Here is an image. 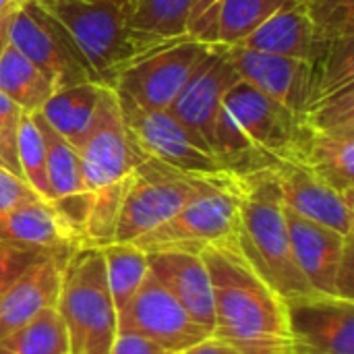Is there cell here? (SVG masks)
<instances>
[{"instance_id": "6da1fadb", "label": "cell", "mask_w": 354, "mask_h": 354, "mask_svg": "<svg viewBox=\"0 0 354 354\" xmlns=\"http://www.w3.org/2000/svg\"><path fill=\"white\" fill-rule=\"evenodd\" d=\"M214 292L212 336L243 354H290L286 301L243 253L239 239L203 247Z\"/></svg>"}, {"instance_id": "7a4b0ae2", "label": "cell", "mask_w": 354, "mask_h": 354, "mask_svg": "<svg viewBox=\"0 0 354 354\" xmlns=\"http://www.w3.org/2000/svg\"><path fill=\"white\" fill-rule=\"evenodd\" d=\"M301 131V120L292 110L239 81L222 102L214 153L234 174L270 170L292 160Z\"/></svg>"}, {"instance_id": "3957f363", "label": "cell", "mask_w": 354, "mask_h": 354, "mask_svg": "<svg viewBox=\"0 0 354 354\" xmlns=\"http://www.w3.org/2000/svg\"><path fill=\"white\" fill-rule=\"evenodd\" d=\"M239 176L241 224L236 239L243 253L284 301L313 292L297 268L286 207L272 170Z\"/></svg>"}, {"instance_id": "277c9868", "label": "cell", "mask_w": 354, "mask_h": 354, "mask_svg": "<svg viewBox=\"0 0 354 354\" xmlns=\"http://www.w3.org/2000/svg\"><path fill=\"white\" fill-rule=\"evenodd\" d=\"M71 35L100 83L112 85L118 73L151 48L129 25L135 0H37Z\"/></svg>"}, {"instance_id": "5b68a950", "label": "cell", "mask_w": 354, "mask_h": 354, "mask_svg": "<svg viewBox=\"0 0 354 354\" xmlns=\"http://www.w3.org/2000/svg\"><path fill=\"white\" fill-rule=\"evenodd\" d=\"M54 307L66 330L68 354L110 353L118 334V311L100 247L85 245L68 255Z\"/></svg>"}, {"instance_id": "8992f818", "label": "cell", "mask_w": 354, "mask_h": 354, "mask_svg": "<svg viewBox=\"0 0 354 354\" xmlns=\"http://www.w3.org/2000/svg\"><path fill=\"white\" fill-rule=\"evenodd\" d=\"M241 176L230 172L214 180L178 214L147 234L133 241L143 251L185 249L199 253L203 247L239 234L241 224Z\"/></svg>"}, {"instance_id": "52a82bcc", "label": "cell", "mask_w": 354, "mask_h": 354, "mask_svg": "<svg viewBox=\"0 0 354 354\" xmlns=\"http://www.w3.org/2000/svg\"><path fill=\"white\" fill-rule=\"evenodd\" d=\"M230 174V172H226ZM191 176L145 158L127 189L114 243H133L178 214L214 180L226 176Z\"/></svg>"}, {"instance_id": "ba28073f", "label": "cell", "mask_w": 354, "mask_h": 354, "mask_svg": "<svg viewBox=\"0 0 354 354\" xmlns=\"http://www.w3.org/2000/svg\"><path fill=\"white\" fill-rule=\"evenodd\" d=\"M118 100L131 137L145 158L191 176L230 172L218 160L209 143L174 118L170 110H147L120 93Z\"/></svg>"}, {"instance_id": "9c48e42d", "label": "cell", "mask_w": 354, "mask_h": 354, "mask_svg": "<svg viewBox=\"0 0 354 354\" xmlns=\"http://www.w3.org/2000/svg\"><path fill=\"white\" fill-rule=\"evenodd\" d=\"M212 46L191 35L164 44L124 66L112 87L141 108L168 110Z\"/></svg>"}, {"instance_id": "30bf717a", "label": "cell", "mask_w": 354, "mask_h": 354, "mask_svg": "<svg viewBox=\"0 0 354 354\" xmlns=\"http://www.w3.org/2000/svg\"><path fill=\"white\" fill-rule=\"evenodd\" d=\"M8 37L10 44L52 81L54 89L100 83L71 35L37 0H27L10 15Z\"/></svg>"}, {"instance_id": "8fae6325", "label": "cell", "mask_w": 354, "mask_h": 354, "mask_svg": "<svg viewBox=\"0 0 354 354\" xmlns=\"http://www.w3.org/2000/svg\"><path fill=\"white\" fill-rule=\"evenodd\" d=\"M87 191H100L129 178L145 156L127 127L118 93L112 85L100 87L91 127L77 145Z\"/></svg>"}, {"instance_id": "7c38bea8", "label": "cell", "mask_w": 354, "mask_h": 354, "mask_svg": "<svg viewBox=\"0 0 354 354\" xmlns=\"http://www.w3.org/2000/svg\"><path fill=\"white\" fill-rule=\"evenodd\" d=\"M118 330L137 332L170 354L185 353L212 336L151 274L118 313Z\"/></svg>"}, {"instance_id": "4fadbf2b", "label": "cell", "mask_w": 354, "mask_h": 354, "mask_svg": "<svg viewBox=\"0 0 354 354\" xmlns=\"http://www.w3.org/2000/svg\"><path fill=\"white\" fill-rule=\"evenodd\" d=\"M292 344L322 354H354V301L309 292L286 301Z\"/></svg>"}, {"instance_id": "5bb4252c", "label": "cell", "mask_w": 354, "mask_h": 354, "mask_svg": "<svg viewBox=\"0 0 354 354\" xmlns=\"http://www.w3.org/2000/svg\"><path fill=\"white\" fill-rule=\"evenodd\" d=\"M241 81L226 46L214 44L205 60L185 83L174 104L168 108L174 118L197 133L214 149L218 114L228 91Z\"/></svg>"}, {"instance_id": "9a60e30c", "label": "cell", "mask_w": 354, "mask_h": 354, "mask_svg": "<svg viewBox=\"0 0 354 354\" xmlns=\"http://www.w3.org/2000/svg\"><path fill=\"white\" fill-rule=\"evenodd\" d=\"M270 170L288 212L328 226L344 236L353 234V195L336 191L292 162H280Z\"/></svg>"}, {"instance_id": "2e32d148", "label": "cell", "mask_w": 354, "mask_h": 354, "mask_svg": "<svg viewBox=\"0 0 354 354\" xmlns=\"http://www.w3.org/2000/svg\"><path fill=\"white\" fill-rule=\"evenodd\" d=\"M0 241L56 255H71L87 245L81 228L44 199L0 209Z\"/></svg>"}, {"instance_id": "e0dca14e", "label": "cell", "mask_w": 354, "mask_h": 354, "mask_svg": "<svg viewBox=\"0 0 354 354\" xmlns=\"http://www.w3.org/2000/svg\"><path fill=\"white\" fill-rule=\"evenodd\" d=\"M228 56L241 77L257 91L284 104L297 116L309 100L311 66L307 60L249 50L243 46H226Z\"/></svg>"}, {"instance_id": "ac0fdd59", "label": "cell", "mask_w": 354, "mask_h": 354, "mask_svg": "<svg viewBox=\"0 0 354 354\" xmlns=\"http://www.w3.org/2000/svg\"><path fill=\"white\" fill-rule=\"evenodd\" d=\"M149 274L209 334L214 332V292L201 253L185 249L145 251Z\"/></svg>"}, {"instance_id": "d6986e66", "label": "cell", "mask_w": 354, "mask_h": 354, "mask_svg": "<svg viewBox=\"0 0 354 354\" xmlns=\"http://www.w3.org/2000/svg\"><path fill=\"white\" fill-rule=\"evenodd\" d=\"M292 255L299 272L313 292L336 295L338 268L353 249V234L344 236L328 226L301 218L286 209Z\"/></svg>"}, {"instance_id": "ffe728a7", "label": "cell", "mask_w": 354, "mask_h": 354, "mask_svg": "<svg viewBox=\"0 0 354 354\" xmlns=\"http://www.w3.org/2000/svg\"><path fill=\"white\" fill-rule=\"evenodd\" d=\"M68 255H48L27 268L0 295V338L56 305Z\"/></svg>"}, {"instance_id": "44dd1931", "label": "cell", "mask_w": 354, "mask_h": 354, "mask_svg": "<svg viewBox=\"0 0 354 354\" xmlns=\"http://www.w3.org/2000/svg\"><path fill=\"white\" fill-rule=\"evenodd\" d=\"M303 127V124H301ZM315 174L340 193L354 191V129L311 131L303 127L297 151L290 160Z\"/></svg>"}, {"instance_id": "7402d4cb", "label": "cell", "mask_w": 354, "mask_h": 354, "mask_svg": "<svg viewBox=\"0 0 354 354\" xmlns=\"http://www.w3.org/2000/svg\"><path fill=\"white\" fill-rule=\"evenodd\" d=\"M257 52L311 60L317 54V41L303 0H290L266 19L251 35L234 44Z\"/></svg>"}, {"instance_id": "603a6c76", "label": "cell", "mask_w": 354, "mask_h": 354, "mask_svg": "<svg viewBox=\"0 0 354 354\" xmlns=\"http://www.w3.org/2000/svg\"><path fill=\"white\" fill-rule=\"evenodd\" d=\"M102 85L104 83H79L56 89L39 110L41 118L77 147L91 127Z\"/></svg>"}, {"instance_id": "cb8c5ba5", "label": "cell", "mask_w": 354, "mask_h": 354, "mask_svg": "<svg viewBox=\"0 0 354 354\" xmlns=\"http://www.w3.org/2000/svg\"><path fill=\"white\" fill-rule=\"evenodd\" d=\"M0 91L23 112L35 114L56 89L31 60H27L12 44H8L0 58Z\"/></svg>"}, {"instance_id": "d4e9b609", "label": "cell", "mask_w": 354, "mask_h": 354, "mask_svg": "<svg viewBox=\"0 0 354 354\" xmlns=\"http://www.w3.org/2000/svg\"><path fill=\"white\" fill-rule=\"evenodd\" d=\"M193 0H137L131 29L151 48L187 37V19Z\"/></svg>"}, {"instance_id": "484cf974", "label": "cell", "mask_w": 354, "mask_h": 354, "mask_svg": "<svg viewBox=\"0 0 354 354\" xmlns=\"http://www.w3.org/2000/svg\"><path fill=\"white\" fill-rule=\"evenodd\" d=\"M100 249L104 255L108 288L116 311L120 313L149 274L147 253L133 243H110Z\"/></svg>"}, {"instance_id": "4316f807", "label": "cell", "mask_w": 354, "mask_h": 354, "mask_svg": "<svg viewBox=\"0 0 354 354\" xmlns=\"http://www.w3.org/2000/svg\"><path fill=\"white\" fill-rule=\"evenodd\" d=\"M0 354H68L64 324L56 307H48L19 330L0 338Z\"/></svg>"}, {"instance_id": "83f0119b", "label": "cell", "mask_w": 354, "mask_h": 354, "mask_svg": "<svg viewBox=\"0 0 354 354\" xmlns=\"http://www.w3.org/2000/svg\"><path fill=\"white\" fill-rule=\"evenodd\" d=\"M290 0H222L216 12L212 44L234 46Z\"/></svg>"}, {"instance_id": "f1b7e54d", "label": "cell", "mask_w": 354, "mask_h": 354, "mask_svg": "<svg viewBox=\"0 0 354 354\" xmlns=\"http://www.w3.org/2000/svg\"><path fill=\"white\" fill-rule=\"evenodd\" d=\"M17 160L23 180L46 201H50L46 172V141L35 122V114L23 112L17 127ZM52 203V201H50Z\"/></svg>"}, {"instance_id": "f546056e", "label": "cell", "mask_w": 354, "mask_h": 354, "mask_svg": "<svg viewBox=\"0 0 354 354\" xmlns=\"http://www.w3.org/2000/svg\"><path fill=\"white\" fill-rule=\"evenodd\" d=\"M299 120L311 131L354 129V85L311 100L299 114Z\"/></svg>"}, {"instance_id": "4dcf8cb0", "label": "cell", "mask_w": 354, "mask_h": 354, "mask_svg": "<svg viewBox=\"0 0 354 354\" xmlns=\"http://www.w3.org/2000/svg\"><path fill=\"white\" fill-rule=\"evenodd\" d=\"M317 48L354 37V0H303Z\"/></svg>"}, {"instance_id": "1f68e13d", "label": "cell", "mask_w": 354, "mask_h": 354, "mask_svg": "<svg viewBox=\"0 0 354 354\" xmlns=\"http://www.w3.org/2000/svg\"><path fill=\"white\" fill-rule=\"evenodd\" d=\"M56 255V253H44L37 249H25L10 245L6 241H0V295L6 290L10 282H15L27 268L37 263L39 259Z\"/></svg>"}, {"instance_id": "d6a6232c", "label": "cell", "mask_w": 354, "mask_h": 354, "mask_svg": "<svg viewBox=\"0 0 354 354\" xmlns=\"http://www.w3.org/2000/svg\"><path fill=\"white\" fill-rule=\"evenodd\" d=\"M222 0H193L189 19H187V33L195 39L212 44L216 12Z\"/></svg>"}, {"instance_id": "836d02e7", "label": "cell", "mask_w": 354, "mask_h": 354, "mask_svg": "<svg viewBox=\"0 0 354 354\" xmlns=\"http://www.w3.org/2000/svg\"><path fill=\"white\" fill-rule=\"evenodd\" d=\"M41 199L21 176L12 174L4 166H0V209H8L21 203ZM46 201V199H44Z\"/></svg>"}, {"instance_id": "e575fe53", "label": "cell", "mask_w": 354, "mask_h": 354, "mask_svg": "<svg viewBox=\"0 0 354 354\" xmlns=\"http://www.w3.org/2000/svg\"><path fill=\"white\" fill-rule=\"evenodd\" d=\"M108 354H170L166 353L162 346H158L153 340L137 334V332H129V330H118L110 353Z\"/></svg>"}, {"instance_id": "d590c367", "label": "cell", "mask_w": 354, "mask_h": 354, "mask_svg": "<svg viewBox=\"0 0 354 354\" xmlns=\"http://www.w3.org/2000/svg\"><path fill=\"white\" fill-rule=\"evenodd\" d=\"M21 114H23V110L0 91V131L12 139H17V127H19Z\"/></svg>"}, {"instance_id": "8d00e7d4", "label": "cell", "mask_w": 354, "mask_h": 354, "mask_svg": "<svg viewBox=\"0 0 354 354\" xmlns=\"http://www.w3.org/2000/svg\"><path fill=\"white\" fill-rule=\"evenodd\" d=\"M0 166H4L12 174L21 176V168H19V160H17V139L8 137L2 131H0Z\"/></svg>"}, {"instance_id": "74e56055", "label": "cell", "mask_w": 354, "mask_h": 354, "mask_svg": "<svg viewBox=\"0 0 354 354\" xmlns=\"http://www.w3.org/2000/svg\"><path fill=\"white\" fill-rule=\"evenodd\" d=\"M180 354H243V353H241V351H236L234 346H230V344H226V342H222V340H218V338L209 336V338L201 340L199 344H195V346L187 348L185 353H180Z\"/></svg>"}, {"instance_id": "f35d334b", "label": "cell", "mask_w": 354, "mask_h": 354, "mask_svg": "<svg viewBox=\"0 0 354 354\" xmlns=\"http://www.w3.org/2000/svg\"><path fill=\"white\" fill-rule=\"evenodd\" d=\"M8 25H10V17H2L0 19V58L6 50V46L10 44V37H8Z\"/></svg>"}, {"instance_id": "ab89813d", "label": "cell", "mask_w": 354, "mask_h": 354, "mask_svg": "<svg viewBox=\"0 0 354 354\" xmlns=\"http://www.w3.org/2000/svg\"><path fill=\"white\" fill-rule=\"evenodd\" d=\"M27 0H0V19L10 17L15 10H19Z\"/></svg>"}, {"instance_id": "60d3db41", "label": "cell", "mask_w": 354, "mask_h": 354, "mask_svg": "<svg viewBox=\"0 0 354 354\" xmlns=\"http://www.w3.org/2000/svg\"><path fill=\"white\" fill-rule=\"evenodd\" d=\"M290 354H322V353H315V351H311V348H305V346L292 344V348H290Z\"/></svg>"}, {"instance_id": "b9f144b4", "label": "cell", "mask_w": 354, "mask_h": 354, "mask_svg": "<svg viewBox=\"0 0 354 354\" xmlns=\"http://www.w3.org/2000/svg\"><path fill=\"white\" fill-rule=\"evenodd\" d=\"M174 354H176V353H174Z\"/></svg>"}]
</instances>
